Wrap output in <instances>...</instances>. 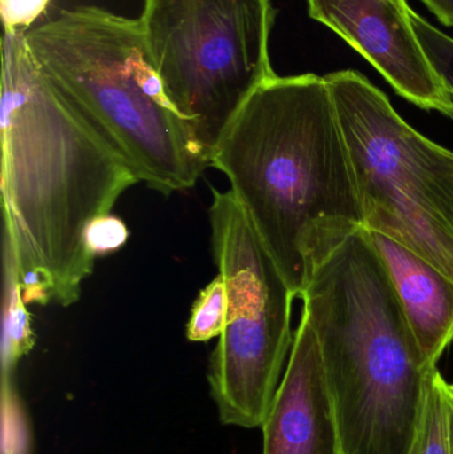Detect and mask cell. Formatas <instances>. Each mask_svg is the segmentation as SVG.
Instances as JSON below:
<instances>
[{
    "mask_svg": "<svg viewBox=\"0 0 453 454\" xmlns=\"http://www.w3.org/2000/svg\"><path fill=\"white\" fill-rule=\"evenodd\" d=\"M24 34L4 32L2 42L4 258L24 303L68 307L95 264L88 226L140 178L45 76Z\"/></svg>",
    "mask_w": 453,
    "mask_h": 454,
    "instance_id": "6da1fadb",
    "label": "cell"
},
{
    "mask_svg": "<svg viewBox=\"0 0 453 454\" xmlns=\"http://www.w3.org/2000/svg\"><path fill=\"white\" fill-rule=\"evenodd\" d=\"M295 296L364 217L326 77L263 82L210 156Z\"/></svg>",
    "mask_w": 453,
    "mask_h": 454,
    "instance_id": "7a4b0ae2",
    "label": "cell"
},
{
    "mask_svg": "<svg viewBox=\"0 0 453 454\" xmlns=\"http://www.w3.org/2000/svg\"><path fill=\"white\" fill-rule=\"evenodd\" d=\"M301 299L318 338L340 454H414L436 367L366 229L316 269Z\"/></svg>",
    "mask_w": 453,
    "mask_h": 454,
    "instance_id": "3957f363",
    "label": "cell"
},
{
    "mask_svg": "<svg viewBox=\"0 0 453 454\" xmlns=\"http://www.w3.org/2000/svg\"><path fill=\"white\" fill-rule=\"evenodd\" d=\"M24 36L45 76L140 181L162 194L196 185L209 161L152 64L140 19L82 5Z\"/></svg>",
    "mask_w": 453,
    "mask_h": 454,
    "instance_id": "277c9868",
    "label": "cell"
},
{
    "mask_svg": "<svg viewBox=\"0 0 453 454\" xmlns=\"http://www.w3.org/2000/svg\"><path fill=\"white\" fill-rule=\"evenodd\" d=\"M367 231L453 280V152L418 132L359 72L327 74Z\"/></svg>",
    "mask_w": 453,
    "mask_h": 454,
    "instance_id": "5b68a950",
    "label": "cell"
},
{
    "mask_svg": "<svg viewBox=\"0 0 453 454\" xmlns=\"http://www.w3.org/2000/svg\"><path fill=\"white\" fill-rule=\"evenodd\" d=\"M271 0H145L140 20L170 101L210 156L245 101L277 74Z\"/></svg>",
    "mask_w": 453,
    "mask_h": 454,
    "instance_id": "8992f818",
    "label": "cell"
},
{
    "mask_svg": "<svg viewBox=\"0 0 453 454\" xmlns=\"http://www.w3.org/2000/svg\"><path fill=\"white\" fill-rule=\"evenodd\" d=\"M212 193L213 253L229 303L210 360V392L225 426L262 428L292 352L297 296L233 192Z\"/></svg>",
    "mask_w": 453,
    "mask_h": 454,
    "instance_id": "52a82bcc",
    "label": "cell"
},
{
    "mask_svg": "<svg viewBox=\"0 0 453 454\" xmlns=\"http://www.w3.org/2000/svg\"><path fill=\"white\" fill-rule=\"evenodd\" d=\"M309 16L361 53L406 100L453 117V98L433 71L407 0H306Z\"/></svg>",
    "mask_w": 453,
    "mask_h": 454,
    "instance_id": "ba28073f",
    "label": "cell"
},
{
    "mask_svg": "<svg viewBox=\"0 0 453 454\" xmlns=\"http://www.w3.org/2000/svg\"><path fill=\"white\" fill-rule=\"evenodd\" d=\"M261 429L262 454H340L318 338L303 312L284 378Z\"/></svg>",
    "mask_w": 453,
    "mask_h": 454,
    "instance_id": "9c48e42d",
    "label": "cell"
},
{
    "mask_svg": "<svg viewBox=\"0 0 453 454\" xmlns=\"http://www.w3.org/2000/svg\"><path fill=\"white\" fill-rule=\"evenodd\" d=\"M367 232L390 275L426 362L436 367L453 341V280L387 235Z\"/></svg>",
    "mask_w": 453,
    "mask_h": 454,
    "instance_id": "30bf717a",
    "label": "cell"
},
{
    "mask_svg": "<svg viewBox=\"0 0 453 454\" xmlns=\"http://www.w3.org/2000/svg\"><path fill=\"white\" fill-rule=\"evenodd\" d=\"M414 454H453L451 389L438 368L428 376Z\"/></svg>",
    "mask_w": 453,
    "mask_h": 454,
    "instance_id": "8fae6325",
    "label": "cell"
},
{
    "mask_svg": "<svg viewBox=\"0 0 453 454\" xmlns=\"http://www.w3.org/2000/svg\"><path fill=\"white\" fill-rule=\"evenodd\" d=\"M5 315L2 344V376L11 378L19 360L34 347L26 303L20 294L12 263L4 258Z\"/></svg>",
    "mask_w": 453,
    "mask_h": 454,
    "instance_id": "7c38bea8",
    "label": "cell"
},
{
    "mask_svg": "<svg viewBox=\"0 0 453 454\" xmlns=\"http://www.w3.org/2000/svg\"><path fill=\"white\" fill-rule=\"evenodd\" d=\"M228 287L220 274L199 293L186 327L189 340L209 341L220 338L228 317Z\"/></svg>",
    "mask_w": 453,
    "mask_h": 454,
    "instance_id": "4fadbf2b",
    "label": "cell"
},
{
    "mask_svg": "<svg viewBox=\"0 0 453 454\" xmlns=\"http://www.w3.org/2000/svg\"><path fill=\"white\" fill-rule=\"evenodd\" d=\"M11 381L2 378V454H31L28 418Z\"/></svg>",
    "mask_w": 453,
    "mask_h": 454,
    "instance_id": "5bb4252c",
    "label": "cell"
},
{
    "mask_svg": "<svg viewBox=\"0 0 453 454\" xmlns=\"http://www.w3.org/2000/svg\"><path fill=\"white\" fill-rule=\"evenodd\" d=\"M412 24L433 71L453 98V39L411 11Z\"/></svg>",
    "mask_w": 453,
    "mask_h": 454,
    "instance_id": "9a60e30c",
    "label": "cell"
},
{
    "mask_svg": "<svg viewBox=\"0 0 453 454\" xmlns=\"http://www.w3.org/2000/svg\"><path fill=\"white\" fill-rule=\"evenodd\" d=\"M127 226L111 215H101L90 223L85 234L88 250L95 256L119 250L128 240Z\"/></svg>",
    "mask_w": 453,
    "mask_h": 454,
    "instance_id": "2e32d148",
    "label": "cell"
},
{
    "mask_svg": "<svg viewBox=\"0 0 453 454\" xmlns=\"http://www.w3.org/2000/svg\"><path fill=\"white\" fill-rule=\"evenodd\" d=\"M51 0H0V13L5 34L28 31L50 5Z\"/></svg>",
    "mask_w": 453,
    "mask_h": 454,
    "instance_id": "e0dca14e",
    "label": "cell"
},
{
    "mask_svg": "<svg viewBox=\"0 0 453 454\" xmlns=\"http://www.w3.org/2000/svg\"><path fill=\"white\" fill-rule=\"evenodd\" d=\"M426 7L447 27H453V0H422Z\"/></svg>",
    "mask_w": 453,
    "mask_h": 454,
    "instance_id": "ac0fdd59",
    "label": "cell"
},
{
    "mask_svg": "<svg viewBox=\"0 0 453 454\" xmlns=\"http://www.w3.org/2000/svg\"><path fill=\"white\" fill-rule=\"evenodd\" d=\"M451 389V384H449ZM451 429H452V448H453V392L451 391Z\"/></svg>",
    "mask_w": 453,
    "mask_h": 454,
    "instance_id": "d6986e66",
    "label": "cell"
},
{
    "mask_svg": "<svg viewBox=\"0 0 453 454\" xmlns=\"http://www.w3.org/2000/svg\"><path fill=\"white\" fill-rule=\"evenodd\" d=\"M451 391L453 392V384H451Z\"/></svg>",
    "mask_w": 453,
    "mask_h": 454,
    "instance_id": "ffe728a7",
    "label": "cell"
}]
</instances>
